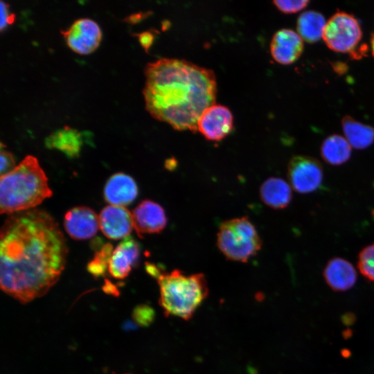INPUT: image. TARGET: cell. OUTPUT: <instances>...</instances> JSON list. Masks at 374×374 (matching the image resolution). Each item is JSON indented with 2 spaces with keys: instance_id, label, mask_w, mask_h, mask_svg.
<instances>
[{
  "instance_id": "1",
  "label": "cell",
  "mask_w": 374,
  "mask_h": 374,
  "mask_svg": "<svg viewBox=\"0 0 374 374\" xmlns=\"http://www.w3.org/2000/svg\"><path fill=\"white\" fill-rule=\"evenodd\" d=\"M67 254L64 234L48 213L10 215L0 231L2 290L23 303L44 295L60 278Z\"/></svg>"
},
{
  "instance_id": "2",
  "label": "cell",
  "mask_w": 374,
  "mask_h": 374,
  "mask_svg": "<svg viewBox=\"0 0 374 374\" xmlns=\"http://www.w3.org/2000/svg\"><path fill=\"white\" fill-rule=\"evenodd\" d=\"M144 73L143 93L150 114L175 130L197 132L200 116L215 103L214 72L185 60L161 58L148 63Z\"/></svg>"
},
{
  "instance_id": "3",
  "label": "cell",
  "mask_w": 374,
  "mask_h": 374,
  "mask_svg": "<svg viewBox=\"0 0 374 374\" xmlns=\"http://www.w3.org/2000/svg\"><path fill=\"white\" fill-rule=\"evenodd\" d=\"M52 195L38 160L28 155L10 172L1 177V213L10 215L33 209Z\"/></svg>"
},
{
  "instance_id": "4",
  "label": "cell",
  "mask_w": 374,
  "mask_h": 374,
  "mask_svg": "<svg viewBox=\"0 0 374 374\" xmlns=\"http://www.w3.org/2000/svg\"><path fill=\"white\" fill-rule=\"evenodd\" d=\"M147 271L159 286V303L166 316L190 319L208 294L202 274L186 275L179 269L162 273L154 265H146Z\"/></svg>"
},
{
  "instance_id": "5",
  "label": "cell",
  "mask_w": 374,
  "mask_h": 374,
  "mask_svg": "<svg viewBox=\"0 0 374 374\" xmlns=\"http://www.w3.org/2000/svg\"><path fill=\"white\" fill-rule=\"evenodd\" d=\"M217 245L227 259L244 262L258 252L262 242L254 225L248 217H242L221 224Z\"/></svg>"
},
{
  "instance_id": "6",
  "label": "cell",
  "mask_w": 374,
  "mask_h": 374,
  "mask_svg": "<svg viewBox=\"0 0 374 374\" xmlns=\"http://www.w3.org/2000/svg\"><path fill=\"white\" fill-rule=\"evenodd\" d=\"M362 37L358 20L344 11L337 12L326 21L322 37L330 49L344 53L354 51Z\"/></svg>"
},
{
  "instance_id": "7",
  "label": "cell",
  "mask_w": 374,
  "mask_h": 374,
  "mask_svg": "<svg viewBox=\"0 0 374 374\" xmlns=\"http://www.w3.org/2000/svg\"><path fill=\"white\" fill-rule=\"evenodd\" d=\"M287 177L290 186L295 191L308 194L321 186L323 170L321 163L315 158L296 155L288 163Z\"/></svg>"
},
{
  "instance_id": "8",
  "label": "cell",
  "mask_w": 374,
  "mask_h": 374,
  "mask_svg": "<svg viewBox=\"0 0 374 374\" xmlns=\"http://www.w3.org/2000/svg\"><path fill=\"white\" fill-rule=\"evenodd\" d=\"M67 46L80 55H89L98 48L102 39L98 24L89 18L76 19L70 27L61 30Z\"/></svg>"
},
{
  "instance_id": "9",
  "label": "cell",
  "mask_w": 374,
  "mask_h": 374,
  "mask_svg": "<svg viewBox=\"0 0 374 374\" xmlns=\"http://www.w3.org/2000/svg\"><path fill=\"white\" fill-rule=\"evenodd\" d=\"M233 116L226 106L215 104L206 109L197 122V130L209 141L224 139L232 130Z\"/></svg>"
},
{
  "instance_id": "10",
  "label": "cell",
  "mask_w": 374,
  "mask_h": 374,
  "mask_svg": "<svg viewBox=\"0 0 374 374\" xmlns=\"http://www.w3.org/2000/svg\"><path fill=\"white\" fill-rule=\"evenodd\" d=\"M64 227L71 238L78 240H87L96 234L100 227L99 217L87 206H75L66 213Z\"/></svg>"
},
{
  "instance_id": "11",
  "label": "cell",
  "mask_w": 374,
  "mask_h": 374,
  "mask_svg": "<svg viewBox=\"0 0 374 374\" xmlns=\"http://www.w3.org/2000/svg\"><path fill=\"white\" fill-rule=\"evenodd\" d=\"M134 229L138 235L158 233L164 229L167 217L161 205L152 200L142 201L132 213Z\"/></svg>"
},
{
  "instance_id": "12",
  "label": "cell",
  "mask_w": 374,
  "mask_h": 374,
  "mask_svg": "<svg viewBox=\"0 0 374 374\" xmlns=\"http://www.w3.org/2000/svg\"><path fill=\"white\" fill-rule=\"evenodd\" d=\"M98 217L100 229L109 239L123 240L134 229L132 215L123 206H107Z\"/></svg>"
},
{
  "instance_id": "13",
  "label": "cell",
  "mask_w": 374,
  "mask_h": 374,
  "mask_svg": "<svg viewBox=\"0 0 374 374\" xmlns=\"http://www.w3.org/2000/svg\"><path fill=\"white\" fill-rule=\"evenodd\" d=\"M303 40L291 29L282 28L275 33L270 43V53L278 63L288 65L296 62L303 51Z\"/></svg>"
},
{
  "instance_id": "14",
  "label": "cell",
  "mask_w": 374,
  "mask_h": 374,
  "mask_svg": "<svg viewBox=\"0 0 374 374\" xmlns=\"http://www.w3.org/2000/svg\"><path fill=\"white\" fill-rule=\"evenodd\" d=\"M140 246L131 236L124 238L113 251L108 271L116 279H123L139 260Z\"/></svg>"
},
{
  "instance_id": "15",
  "label": "cell",
  "mask_w": 374,
  "mask_h": 374,
  "mask_svg": "<svg viewBox=\"0 0 374 374\" xmlns=\"http://www.w3.org/2000/svg\"><path fill=\"white\" fill-rule=\"evenodd\" d=\"M138 186L128 175L118 172L111 176L104 188V197L110 205L125 206L137 197Z\"/></svg>"
},
{
  "instance_id": "16",
  "label": "cell",
  "mask_w": 374,
  "mask_h": 374,
  "mask_svg": "<svg viewBox=\"0 0 374 374\" xmlns=\"http://www.w3.org/2000/svg\"><path fill=\"white\" fill-rule=\"evenodd\" d=\"M323 275L328 285L337 292L352 288L357 278L353 265L347 260L339 257L333 258L328 262Z\"/></svg>"
},
{
  "instance_id": "17",
  "label": "cell",
  "mask_w": 374,
  "mask_h": 374,
  "mask_svg": "<svg viewBox=\"0 0 374 374\" xmlns=\"http://www.w3.org/2000/svg\"><path fill=\"white\" fill-rule=\"evenodd\" d=\"M82 145V134L69 126L57 130L45 139L46 148L58 150L71 159L80 154Z\"/></svg>"
},
{
  "instance_id": "18",
  "label": "cell",
  "mask_w": 374,
  "mask_h": 374,
  "mask_svg": "<svg viewBox=\"0 0 374 374\" xmlns=\"http://www.w3.org/2000/svg\"><path fill=\"white\" fill-rule=\"evenodd\" d=\"M260 195L268 206L275 209L284 208L292 200V186L280 177H270L262 184Z\"/></svg>"
},
{
  "instance_id": "19",
  "label": "cell",
  "mask_w": 374,
  "mask_h": 374,
  "mask_svg": "<svg viewBox=\"0 0 374 374\" xmlns=\"http://www.w3.org/2000/svg\"><path fill=\"white\" fill-rule=\"evenodd\" d=\"M344 137L352 148L364 150L374 142V127L345 116L341 120Z\"/></svg>"
},
{
  "instance_id": "20",
  "label": "cell",
  "mask_w": 374,
  "mask_h": 374,
  "mask_svg": "<svg viewBox=\"0 0 374 374\" xmlns=\"http://www.w3.org/2000/svg\"><path fill=\"white\" fill-rule=\"evenodd\" d=\"M352 147L344 136L332 134L326 137L321 145L322 159L329 165L340 166L350 158Z\"/></svg>"
},
{
  "instance_id": "21",
  "label": "cell",
  "mask_w": 374,
  "mask_h": 374,
  "mask_svg": "<svg viewBox=\"0 0 374 374\" xmlns=\"http://www.w3.org/2000/svg\"><path fill=\"white\" fill-rule=\"evenodd\" d=\"M326 24L324 16L321 12L307 10L302 12L297 19V33L303 41L313 44L323 37Z\"/></svg>"
},
{
  "instance_id": "22",
  "label": "cell",
  "mask_w": 374,
  "mask_h": 374,
  "mask_svg": "<svg viewBox=\"0 0 374 374\" xmlns=\"http://www.w3.org/2000/svg\"><path fill=\"white\" fill-rule=\"evenodd\" d=\"M112 245L105 244L95 253L93 258L89 262L87 269L95 277L103 276L108 270L109 263L113 253Z\"/></svg>"
},
{
  "instance_id": "23",
  "label": "cell",
  "mask_w": 374,
  "mask_h": 374,
  "mask_svg": "<svg viewBox=\"0 0 374 374\" xmlns=\"http://www.w3.org/2000/svg\"><path fill=\"white\" fill-rule=\"evenodd\" d=\"M357 268L366 278L374 282V243L361 250L357 258Z\"/></svg>"
},
{
  "instance_id": "24",
  "label": "cell",
  "mask_w": 374,
  "mask_h": 374,
  "mask_svg": "<svg viewBox=\"0 0 374 374\" xmlns=\"http://www.w3.org/2000/svg\"><path fill=\"white\" fill-rule=\"evenodd\" d=\"M310 3L308 0L274 1L273 3L280 12L292 14L303 10Z\"/></svg>"
},
{
  "instance_id": "25",
  "label": "cell",
  "mask_w": 374,
  "mask_h": 374,
  "mask_svg": "<svg viewBox=\"0 0 374 374\" xmlns=\"http://www.w3.org/2000/svg\"><path fill=\"white\" fill-rule=\"evenodd\" d=\"M0 30L3 33L9 26L15 21L16 16L15 13L10 12V5L2 0L0 3Z\"/></svg>"
},
{
  "instance_id": "26",
  "label": "cell",
  "mask_w": 374,
  "mask_h": 374,
  "mask_svg": "<svg viewBox=\"0 0 374 374\" xmlns=\"http://www.w3.org/2000/svg\"><path fill=\"white\" fill-rule=\"evenodd\" d=\"M0 159L1 177L10 172L17 166L12 154L3 148H1Z\"/></svg>"
},
{
  "instance_id": "27",
  "label": "cell",
  "mask_w": 374,
  "mask_h": 374,
  "mask_svg": "<svg viewBox=\"0 0 374 374\" xmlns=\"http://www.w3.org/2000/svg\"><path fill=\"white\" fill-rule=\"evenodd\" d=\"M134 318L142 325H149L153 321L154 313L150 307L147 305L138 306L134 310Z\"/></svg>"
},
{
  "instance_id": "28",
  "label": "cell",
  "mask_w": 374,
  "mask_h": 374,
  "mask_svg": "<svg viewBox=\"0 0 374 374\" xmlns=\"http://www.w3.org/2000/svg\"><path fill=\"white\" fill-rule=\"evenodd\" d=\"M139 38V42L143 48L148 51V48L152 44L154 40V36L150 32H143L139 34L135 35Z\"/></svg>"
},
{
  "instance_id": "29",
  "label": "cell",
  "mask_w": 374,
  "mask_h": 374,
  "mask_svg": "<svg viewBox=\"0 0 374 374\" xmlns=\"http://www.w3.org/2000/svg\"><path fill=\"white\" fill-rule=\"evenodd\" d=\"M143 17V15L142 13H135L127 17L124 19V21L128 24H134L140 21Z\"/></svg>"
},
{
  "instance_id": "30",
  "label": "cell",
  "mask_w": 374,
  "mask_h": 374,
  "mask_svg": "<svg viewBox=\"0 0 374 374\" xmlns=\"http://www.w3.org/2000/svg\"><path fill=\"white\" fill-rule=\"evenodd\" d=\"M371 51H372V54L374 57V30L371 35Z\"/></svg>"
}]
</instances>
